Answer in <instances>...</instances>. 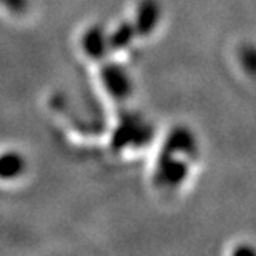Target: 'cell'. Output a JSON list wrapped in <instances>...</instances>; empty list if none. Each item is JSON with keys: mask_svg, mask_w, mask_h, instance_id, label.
<instances>
[{"mask_svg": "<svg viewBox=\"0 0 256 256\" xmlns=\"http://www.w3.org/2000/svg\"><path fill=\"white\" fill-rule=\"evenodd\" d=\"M25 172V159L16 150L0 153V180H11Z\"/></svg>", "mask_w": 256, "mask_h": 256, "instance_id": "obj_1", "label": "cell"}]
</instances>
